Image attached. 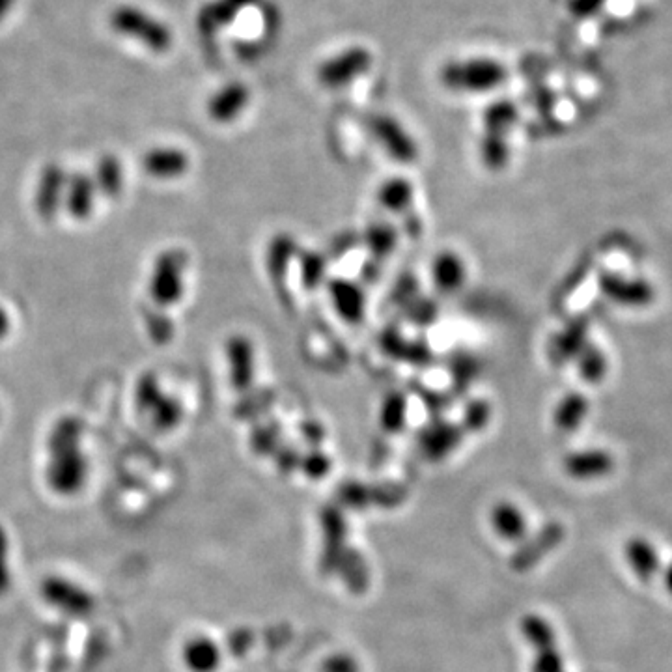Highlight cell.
Returning a JSON list of instances; mask_svg holds the SVG:
<instances>
[{
	"label": "cell",
	"instance_id": "4",
	"mask_svg": "<svg viewBox=\"0 0 672 672\" xmlns=\"http://www.w3.org/2000/svg\"><path fill=\"white\" fill-rule=\"evenodd\" d=\"M600 288L611 301L624 307H646L654 301V288L646 280H628L613 273H603Z\"/></svg>",
	"mask_w": 672,
	"mask_h": 672
},
{
	"label": "cell",
	"instance_id": "12",
	"mask_svg": "<svg viewBox=\"0 0 672 672\" xmlns=\"http://www.w3.org/2000/svg\"><path fill=\"white\" fill-rule=\"evenodd\" d=\"M587 320H579L574 327L562 338V350L564 355H574L585 348V333H587Z\"/></svg>",
	"mask_w": 672,
	"mask_h": 672
},
{
	"label": "cell",
	"instance_id": "7",
	"mask_svg": "<svg viewBox=\"0 0 672 672\" xmlns=\"http://www.w3.org/2000/svg\"><path fill=\"white\" fill-rule=\"evenodd\" d=\"M238 15L226 0H211L198 14V28L204 34H215L219 28L230 25Z\"/></svg>",
	"mask_w": 672,
	"mask_h": 672
},
{
	"label": "cell",
	"instance_id": "10",
	"mask_svg": "<svg viewBox=\"0 0 672 672\" xmlns=\"http://www.w3.org/2000/svg\"><path fill=\"white\" fill-rule=\"evenodd\" d=\"M588 400L581 394H570L557 411V422L564 430H574L587 417Z\"/></svg>",
	"mask_w": 672,
	"mask_h": 672
},
{
	"label": "cell",
	"instance_id": "8",
	"mask_svg": "<svg viewBox=\"0 0 672 672\" xmlns=\"http://www.w3.org/2000/svg\"><path fill=\"white\" fill-rule=\"evenodd\" d=\"M628 559L635 570V574L641 579H650L658 570L659 559L654 553L652 546L644 540H631L630 546L626 547Z\"/></svg>",
	"mask_w": 672,
	"mask_h": 672
},
{
	"label": "cell",
	"instance_id": "14",
	"mask_svg": "<svg viewBox=\"0 0 672 672\" xmlns=\"http://www.w3.org/2000/svg\"><path fill=\"white\" fill-rule=\"evenodd\" d=\"M15 0H0V23L8 19V15L14 10Z\"/></svg>",
	"mask_w": 672,
	"mask_h": 672
},
{
	"label": "cell",
	"instance_id": "11",
	"mask_svg": "<svg viewBox=\"0 0 672 672\" xmlns=\"http://www.w3.org/2000/svg\"><path fill=\"white\" fill-rule=\"evenodd\" d=\"M579 370H581V378L587 379L590 383L602 381L607 372L605 355L594 346H585L581 359H579Z\"/></svg>",
	"mask_w": 672,
	"mask_h": 672
},
{
	"label": "cell",
	"instance_id": "1",
	"mask_svg": "<svg viewBox=\"0 0 672 672\" xmlns=\"http://www.w3.org/2000/svg\"><path fill=\"white\" fill-rule=\"evenodd\" d=\"M439 79L452 92L484 94L504 83L506 68L490 56L458 58L450 60L441 68Z\"/></svg>",
	"mask_w": 672,
	"mask_h": 672
},
{
	"label": "cell",
	"instance_id": "2",
	"mask_svg": "<svg viewBox=\"0 0 672 672\" xmlns=\"http://www.w3.org/2000/svg\"><path fill=\"white\" fill-rule=\"evenodd\" d=\"M111 28L129 40L142 43L152 53H167L174 43V34L168 25L133 4L116 6L109 17Z\"/></svg>",
	"mask_w": 672,
	"mask_h": 672
},
{
	"label": "cell",
	"instance_id": "15",
	"mask_svg": "<svg viewBox=\"0 0 672 672\" xmlns=\"http://www.w3.org/2000/svg\"><path fill=\"white\" fill-rule=\"evenodd\" d=\"M234 10H238V12H241L243 8H247V6H254V4H258V0H226Z\"/></svg>",
	"mask_w": 672,
	"mask_h": 672
},
{
	"label": "cell",
	"instance_id": "13",
	"mask_svg": "<svg viewBox=\"0 0 672 672\" xmlns=\"http://www.w3.org/2000/svg\"><path fill=\"white\" fill-rule=\"evenodd\" d=\"M605 0H570V10L575 17H590L596 14Z\"/></svg>",
	"mask_w": 672,
	"mask_h": 672
},
{
	"label": "cell",
	"instance_id": "3",
	"mask_svg": "<svg viewBox=\"0 0 672 672\" xmlns=\"http://www.w3.org/2000/svg\"><path fill=\"white\" fill-rule=\"evenodd\" d=\"M372 62L374 56L366 47L353 45L327 58L318 68V79L329 88L346 86L355 79L363 77L364 73L372 68Z\"/></svg>",
	"mask_w": 672,
	"mask_h": 672
},
{
	"label": "cell",
	"instance_id": "9",
	"mask_svg": "<svg viewBox=\"0 0 672 672\" xmlns=\"http://www.w3.org/2000/svg\"><path fill=\"white\" fill-rule=\"evenodd\" d=\"M372 129L379 133V137L383 142H387L394 152L400 155H406L411 146H409V139L406 137V131L396 124L394 118L389 116H376L372 118Z\"/></svg>",
	"mask_w": 672,
	"mask_h": 672
},
{
	"label": "cell",
	"instance_id": "5",
	"mask_svg": "<svg viewBox=\"0 0 672 672\" xmlns=\"http://www.w3.org/2000/svg\"><path fill=\"white\" fill-rule=\"evenodd\" d=\"M249 90L241 83H230L223 86L213 98L210 99L211 116L219 122H228L236 118L249 103Z\"/></svg>",
	"mask_w": 672,
	"mask_h": 672
},
{
	"label": "cell",
	"instance_id": "16",
	"mask_svg": "<svg viewBox=\"0 0 672 672\" xmlns=\"http://www.w3.org/2000/svg\"><path fill=\"white\" fill-rule=\"evenodd\" d=\"M665 585H667V588H669V590L672 592V564L669 566L667 574H665Z\"/></svg>",
	"mask_w": 672,
	"mask_h": 672
},
{
	"label": "cell",
	"instance_id": "6",
	"mask_svg": "<svg viewBox=\"0 0 672 672\" xmlns=\"http://www.w3.org/2000/svg\"><path fill=\"white\" fill-rule=\"evenodd\" d=\"M566 469L577 478H592V476L607 475L613 469V460L607 452H602V450L579 452L566 462Z\"/></svg>",
	"mask_w": 672,
	"mask_h": 672
}]
</instances>
